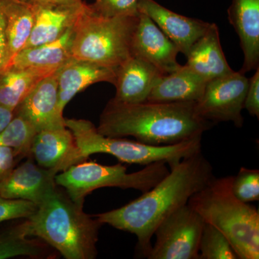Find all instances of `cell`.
<instances>
[{
    "label": "cell",
    "mask_w": 259,
    "mask_h": 259,
    "mask_svg": "<svg viewBox=\"0 0 259 259\" xmlns=\"http://www.w3.org/2000/svg\"><path fill=\"white\" fill-rule=\"evenodd\" d=\"M214 177L212 165L200 151L171 167L163 180L139 198L94 216L103 225L135 235L140 254L147 257L158 225L188 203L190 197Z\"/></svg>",
    "instance_id": "1"
},
{
    "label": "cell",
    "mask_w": 259,
    "mask_h": 259,
    "mask_svg": "<svg viewBox=\"0 0 259 259\" xmlns=\"http://www.w3.org/2000/svg\"><path fill=\"white\" fill-rule=\"evenodd\" d=\"M212 124L199 117L194 102L127 104L112 98L97 129L108 137L133 136L143 144L167 146L202 136Z\"/></svg>",
    "instance_id": "2"
},
{
    "label": "cell",
    "mask_w": 259,
    "mask_h": 259,
    "mask_svg": "<svg viewBox=\"0 0 259 259\" xmlns=\"http://www.w3.org/2000/svg\"><path fill=\"white\" fill-rule=\"evenodd\" d=\"M83 206L56 185L28 218L30 236L45 242L64 258H96L103 224L85 213Z\"/></svg>",
    "instance_id": "3"
},
{
    "label": "cell",
    "mask_w": 259,
    "mask_h": 259,
    "mask_svg": "<svg viewBox=\"0 0 259 259\" xmlns=\"http://www.w3.org/2000/svg\"><path fill=\"white\" fill-rule=\"evenodd\" d=\"M233 176L212 179L188 204L206 223L222 232L239 259L259 258V212L232 190Z\"/></svg>",
    "instance_id": "4"
},
{
    "label": "cell",
    "mask_w": 259,
    "mask_h": 259,
    "mask_svg": "<svg viewBox=\"0 0 259 259\" xmlns=\"http://www.w3.org/2000/svg\"><path fill=\"white\" fill-rule=\"evenodd\" d=\"M139 17L104 18L86 4L74 25L71 58L116 69L132 56Z\"/></svg>",
    "instance_id": "5"
},
{
    "label": "cell",
    "mask_w": 259,
    "mask_h": 259,
    "mask_svg": "<svg viewBox=\"0 0 259 259\" xmlns=\"http://www.w3.org/2000/svg\"><path fill=\"white\" fill-rule=\"evenodd\" d=\"M65 125L72 133L85 159L93 154L106 153L128 164L147 166L155 162L165 161L171 168L183 158L201 151L202 136L177 144L152 146L124 138L103 136L93 122L84 119L65 118Z\"/></svg>",
    "instance_id": "6"
},
{
    "label": "cell",
    "mask_w": 259,
    "mask_h": 259,
    "mask_svg": "<svg viewBox=\"0 0 259 259\" xmlns=\"http://www.w3.org/2000/svg\"><path fill=\"white\" fill-rule=\"evenodd\" d=\"M168 173L169 170L165 161L155 162L142 170L127 173L126 166L121 163L107 166L85 160L59 172L56 175L55 182L56 185L64 189L72 200L83 204L88 194L105 187L134 189L144 193Z\"/></svg>",
    "instance_id": "7"
},
{
    "label": "cell",
    "mask_w": 259,
    "mask_h": 259,
    "mask_svg": "<svg viewBox=\"0 0 259 259\" xmlns=\"http://www.w3.org/2000/svg\"><path fill=\"white\" fill-rule=\"evenodd\" d=\"M205 222L188 203L165 218L156 228L148 259H199Z\"/></svg>",
    "instance_id": "8"
},
{
    "label": "cell",
    "mask_w": 259,
    "mask_h": 259,
    "mask_svg": "<svg viewBox=\"0 0 259 259\" xmlns=\"http://www.w3.org/2000/svg\"><path fill=\"white\" fill-rule=\"evenodd\" d=\"M248 87V78L240 71L210 80L201 98L195 102L196 112L213 124L232 122L237 127H241Z\"/></svg>",
    "instance_id": "9"
},
{
    "label": "cell",
    "mask_w": 259,
    "mask_h": 259,
    "mask_svg": "<svg viewBox=\"0 0 259 259\" xmlns=\"http://www.w3.org/2000/svg\"><path fill=\"white\" fill-rule=\"evenodd\" d=\"M180 51L147 15L140 13L131 44V54L156 66L163 74L176 71Z\"/></svg>",
    "instance_id": "10"
},
{
    "label": "cell",
    "mask_w": 259,
    "mask_h": 259,
    "mask_svg": "<svg viewBox=\"0 0 259 259\" xmlns=\"http://www.w3.org/2000/svg\"><path fill=\"white\" fill-rule=\"evenodd\" d=\"M30 156L39 166L58 173L87 160L66 125L37 131L32 139Z\"/></svg>",
    "instance_id": "11"
},
{
    "label": "cell",
    "mask_w": 259,
    "mask_h": 259,
    "mask_svg": "<svg viewBox=\"0 0 259 259\" xmlns=\"http://www.w3.org/2000/svg\"><path fill=\"white\" fill-rule=\"evenodd\" d=\"M59 69L37 83L15 110V114L28 121L36 132L65 126L64 112L59 107Z\"/></svg>",
    "instance_id": "12"
},
{
    "label": "cell",
    "mask_w": 259,
    "mask_h": 259,
    "mask_svg": "<svg viewBox=\"0 0 259 259\" xmlns=\"http://www.w3.org/2000/svg\"><path fill=\"white\" fill-rule=\"evenodd\" d=\"M57 174L54 170L42 168L29 158L15 167L0 182V197L28 201L37 206L56 187Z\"/></svg>",
    "instance_id": "13"
},
{
    "label": "cell",
    "mask_w": 259,
    "mask_h": 259,
    "mask_svg": "<svg viewBox=\"0 0 259 259\" xmlns=\"http://www.w3.org/2000/svg\"><path fill=\"white\" fill-rule=\"evenodd\" d=\"M139 10L140 13L149 17L185 56L211 25L175 13L155 0H141Z\"/></svg>",
    "instance_id": "14"
},
{
    "label": "cell",
    "mask_w": 259,
    "mask_h": 259,
    "mask_svg": "<svg viewBox=\"0 0 259 259\" xmlns=\"http://www.w3.org/2000/svg\"><path fill=\"white\" fill-rule=\"evenodd\" d=\"M163 75L156 66L136 56H130L115 69L116 101L127 104L147 101L157 80Z\"/></svg>",
    "instance_id": "15"
},
{
    "label": "cell",
    "mask_w": 259,
    "mask_h": 259,
    "mask_svg": "<svg viewBox=\"0 0 259 259\" xmlns=\"http://www.w3.org/2000/svg\"><path fill=\"white\" fill-rule=\"evenodd\" d=\"M228 21L239 37L243 53L241 73L259 67V0H232Z\"/></svg>",
    "instance_id": "16"
},
{
    "label": "cell",
    "mask_w": 259,
    "mask_h": 259,
    "mask_svg": "<svg viewBox=\"0 0 259 259\" xmlns=\"http://www.w3.org/2000/svg\"><path fill=\"white\" fill-rule=\"evenodd\" d=\"M115 69L90 61L70 59L58 70L59 107H65L75 95L99 82L114 84Z\"/></svg>",
    "instance_id": "17"
},
{
    "label": "cell",
    "mask_w": 259,
    "mask_h": 259,
    "mask_svg": "<svg viewBox=\"0 0 259 259\" xmlns=\"http://www.w3.org/2000/svg\"><path fill=\"white\" fill-rule=\"evenodd\" d=\"M186 58V66L207 81L234 71L226 60L215 23H211L207 32L191 48Z\"/></svg>",
    "instance_id": "18"
},
{
    "label": "cell",
    "mask_w": 259,
    "mask_h": 259,
    "mask_svg": "<svg viewBox=\"0 0 259 259\" xmlns=\"http://www.w3.org/2000/svg\"><path fill=\"white\" fill-rule=\"evenodd\" d=\"M208 81L184 65L176 71L162 75L155 83L147 101L196 102L202 97Z\"/></svg>",
    "instance_id": "19"
},
{
    "label": "cell",
    "mask_w": 259,
    "mask_h": 259,
    "mask_svg": "<svg viewBox=\"0 0 259 259\" xmlns=\"http://www.w3.org/2000/svg\"><path fill=\"white\" fill-rule=\"evenodd\" d=\"M35 22L25 48L37 47L57 40L74 26L85 3L78 7H50L33 5Z\"/></svg>",
    "instance_id": "20"
},
{
    "label": "cell",
    "mask_w": 259,
    "mask_h": 259,
    "mask_svg": "<svg viewBox=\"0 0 259 259\" xmlns=\"http://www.w3.org/2000/svg\"><path fill=\"white\" fill-rule=\"evenodd\" d=\"M73 36L74 26L54 41L37 47L25 48L12 59L5 69H58L71 59Z\"/></svg>",
    "instance_id": "21"
},
{
    "label": "cell",
    "mask_w": 259,
    "mask_h": 259,
    "mask_svg": "<svg viewBox=\"0 0 259 259\" xmlns=\"http://www.w3.org/2000/svg\"><path fill=\"white\" fill-rule=\"evenodd\" d=\"M0 8L5 17L8 65L26 45L33 28L35 11L33 5L25 0H0Z\"/></svg>",
    "instance_id": "22"
},
{
    "label": "cell",
    "mask_w": 259,
    "mask_h": 259,
    "mask_svg": "<svg viewBox=\"0 0 259 259\" xmlns=\"http://www.w3.org/2000/svg\"><path fill=\"white\" fill-rule=\"evenodd\" d=\"M58 69L8 68L3 70L0 72V105L15 111L37 83Z\"/></svg>",
    "instance_id": "23"
},
{
    "label": "cell",
    "mask_w": 259,
    "mask_h": 259,
    "mask_svg": "<svg viewBox=\"0 0 259 259\" xmlns=\"http://www.w3.org/2000/svg\"><path fill=\"white\" fill-rule=\"evenodd\" d=\"M27 219L0 233V259L28 256L44 258L49 256L50 247L39 239H31Z\"/></svg>",
    "instance_id": "24"
},
{
    "label": "cell",
    "mask_w": 259,
    "mask_h": 259,
    "mask_svg": "<svg viewBox=\"0 0 259 259\" xmlns=\"http://www.w3.org/2000/svg\"><path fill=\"white\" fill-rule=\"evenodd\" d=\"M36 131L21 116L15 114L9 125L0 133V146L13 148L17 156L30 157L32 139Z\"/></svg>",
    "instance_id": "25"
},
{
    "label": "cell",
    "mask_w": 259,
    "mask_h": 259,
    "mask_svg": "<svg viewBox=\"0 0 259 259\" xmlns=\"http://www.w3.org/2000/svg\"><path fill=\"white\" fill-rule=\"evenodd\" d=\"M199 259H239L224 234L212 225H204L199 245Z\"/></svg>",
    "instance_id": "26"
},
{
    "label": "cell",
    "mask_w": 259,
    "mask_h": 259,
    "mask_svg": "<svg viewBox=\"0 0 259 259\" xmlns=\"http://www.w3.org/2000/svg\"><path fill=\"white\" fill-rule=\"evenodd\" d=\"M232 190L237 198L249 203L259 199V170L241 167L232 181Z\"/></svg>",
    "instance_id": "27"
},
{
    "label": "cell",
    "mask_w": 259,
    "mask_h": 259,
    "mask_svg": "<svg viewBox=\"0 0 259 259\" xmlns=\"http://www.w3.org/2000/svg\"><path fill=\"white\" fill-rule=\"evenodd\" d=\"M141 0H95L90 5L94 13L104 18L140 15L139 5Z\"/></svg>",
    "instance_id": "28"
},
{
    "label": "cell",
    "mask_w": 259,
    "mask_h": 259,
    "mask_svg": "<svg viewBox=\"0 0 259 259\" xmlns=\"http://www.w3.org/2000/svg\"><path fill=\"white\" fill-rule=\"evenodd\" d=\"M36 209L37 205L28 201L0 197V223L28 218Z\"/></svg>",
    "instance_id": "29"
},
{
    "label": "cell",
    "mask_w": 259,
    "mask_h": 259,
    "mask_svg": "<svg viewBox=\"0 0 259 259\" xmlns=\"http://www.w3.org/2000/svg\"><path fill=\"white\" fill-rule=\"evenodd\" d=\"M248 79V87L245 95L244 109L252 116L259 118V67Z\"/></svg>",
    "instance_id": "30"
},
{
    "label": "cell",
    "mask_w": 259,
    "mask_h": 259,
    "mask_svg": "<svg viewBox=\"0 0 259 259\" xmlns=\"http://www.w3.org/2000/svg\"><path fill=\"white\" fill-rule=\"evenodd\" d=\"M8 64V44L5 31V17L0 8V72Z\"/></svg>",
    "instance_id": "31"
},
{
    "label": "cell",
    "mask_w": 259,
    "mask_h": 259,
    "mask_svg": "<svg viewBox=\"0 0 259 259\" xmlns=\"http://www.w3.org/2000/svg\"><path fill=\"white\" fill-rule=\"evenodd\" d=\"M31 4L40 6L78 7L83 4V0H25Z\"/></svg>",
    "instance_id": "32"
},
{
    "label": "cell",
    "mask_w": 259,
    "mask_h": 259,
    "mask_svg": "<svg viewBox=\"0 0 259 259\" xmlns=\"http://www.w3.org/2000/svg\"><path fill=\"white\" fill-rule=\"evenodd\" d=\"M15 116V111L0 105V133L9 125Z\"/></svg>",
    "instance_id": "33"
}]
</instances>
